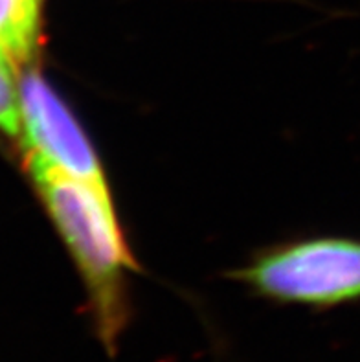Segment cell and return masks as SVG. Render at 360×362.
Instances as JSON below:
<instances>
[{
    "instance_id": "277c9868",
    "label": "cell",
    "mask_w": 360,
    "mask_h": 362,
    "mask_svg": "<svg viewBox=\"0 0 360 362\" xmlns=\"http://www.w3.org/2000/svg\"><path fill=\"white\" fill-rule=\"evenodd\" d=\"M39 0H0V54L26 64L39 39Z\"/></svg>"
},
{
    "instance_id": "6da1fadb",
    "label": "cell",
    "mask_w": 360,
    "mask_h": 362,
    "mask_svg": "<svg viewBox=\"0 0 360 362\" xmlns=\"http://www.w3.org/2000/svg\"><path fill=\"white\" fill-rule=\"evenodd\" d=\"M28 168L81 271L98 339L107 354L116 355L131 317L123 272L138 265L125 245L109 189L72 177L33 149Z\"/></svg>"
},
{
    "instance_id": "8992f818",
    "label": "cell",
    "mask_w": 360,
    "mask_h": 362,
    "mask_svg": "<svg viewBox=\"0 0 360 362\" xmlns=\"http://www.w3.org/2000/svg\"><path fill=\"white\" fill-rule=\"evenodd\" d=\"M39 2H41V0H39Z\"/></svg>"
},
{
    "instance_id": "7a4b0ae2",
    "label": "cell",
    "mask_w": 360,
    "mask_h": 362,
    "mask_svg": "<svg viewBox=\"0 0 360 362\" xmlns=\"http://www.w3.org/2000/svg\"><path fill=\"white\" fill-rule=\"evenodd\" d=\"M232 278L265 298L333 308L360 298V241L322 238L263 254Z\"/></svg>"
},
{
    "instance_id": "3957f363",
    "label": "cell",
    "mask_w": 360,
    "mask_h": 362,
    "mask_svg": "<svg viewBox=\"0 0 360 362\" xmlns=\"http://www.w3.org/2000/svg\"><path fill=\"white\" fill-rule=\"evenodd\" d=\"M18 96L28 147L72 177L107 186L91 140L41 74L28 70L18 85Z\"/></svg>"
},
{
    "instance_id": "5b68a950",
    "label": "cell",
    "mask_w": 360,
    "mask_h": 362,
    "mask_svg": "<svg viewBox=\"0 0 360 362\" xmlns=\"http://www.w3.org/2000/svg\"><path fill=\"white\" fill-rule=\"evenodd\" d=\"M13 64L0 54V129L9 136H18L23 127L21 96L13 85Z\"/></svg>"
}]
</instances>
